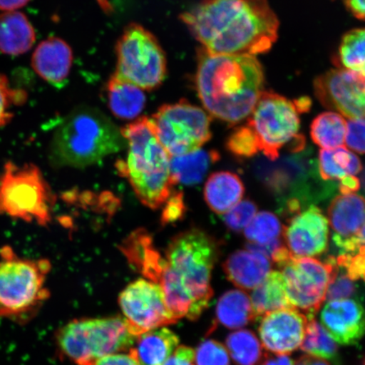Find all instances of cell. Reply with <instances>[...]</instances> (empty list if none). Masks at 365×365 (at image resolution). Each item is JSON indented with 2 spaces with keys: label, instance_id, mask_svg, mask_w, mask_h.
Instances as JSON below:
<instances>
[{
  "label": "cell",
  "instance_id": "obj_1",
  "mask_svg": "<svg viewBox=\"0 0 365 365\" xmlns=\"http://www.w3.org/2000/svg\"><path fill=\"white\" fill-rule=\"evenodd\" d=\"M180 19L202 48L215 56L267 53L279 29L267 0H202Z\"/></svg>",
  "mask_w": 365,
  "mask_h": 365
},
{
  "label": "cell",
  "instance_id": "obj_2",
  "mask_svg": "<svg viewBox=\"0 0 365 365\" xmlns=\"http://www.w3.org/2000/svg\"><path fill=\"white\" fill-rule=\"evenodd\" d=\"M219 251L217 240L197 228L180 232L168 244L156 284L176 321H195L208 307Z\"/></svg>",
  "mask_w": 365,
  "mask_h": 365
},
{
  "label": "cell",
  "instance_id": "obj_3",
  "mask_svg": "<svg viewBox=\"0 0 365 365\" xmlns=\"http://www.w3.org/2000/svg\"><path fill=\"white\" fill-rule=\"evenodd\" d=\"M196 91L205 110L231 125L250 117L264 83L263 68L249 56H215L198 49Z\"/></svg>",
  "mask_w": 365,
  "mask_h": 365
},
{
  "label": "cell",
  "instance_id": "obj_4",
  "mask_svg": "<svg viewBox=\"0 0 365 365\" xmlns=\"http://www.w3.org/2000/svg\"><path fill=\"white\" fill-rule=\"evenodd\" d=\"M128 144L125 160L116 168L129 181L140 202L157 210L173 194L170 156L159 143L152 122L148 117L138 118L120 130Z\"/></svg>",
  "mask_w": 365,
  "mask_h": 365
},
{
  "label": "cell",
  "instance_id": "obj_5",
  "mask_svg": "<svg viewBox=\"0 0 365 365\" xmlns=\"http://www.w3.org/2000/svg\"><path fill=\"white\" fill-rule=\"evenodd\" d=\"M120 130L98 108L74 109L54 132L49 159L58 168H83L124 148Z\"/></svg>",
  "mask_w": 365,
  "mask_h": 365
},
{
  "label": "cell",
  "instance_id": "obj_6",
  "mask_svg": "<svg viewBox=\"0 0 365 365\" xmlns=\"http://www.w3.org/2000/svg\"><path fill=\"white\" fill-rule=\"evenodd\" d=\"M47 259L21 258L10 246L0 250V317L26 318L48 299Z\"/></svg>",
  "mask_w": 365,
  "mask_h": 365
},
{
  "label": "cell",
  "instance_id": "obj_7",
  "mask_svg": "<svg viewBox=\"0 0 365 365\" xmlns=\"http://www.w3.org/2000/svg\"><path fill=\"white\" fill-rule=\"evenodd\" d=\"M136 339L123 317L74 319L56 336L59 351L76 365H91L105 356L129 352Z\"/></svg>",
  "mask_w": 365,
  "mask_h": 365
},
{
  "label": "cell",
  "instance_id": "obj_8",
  "mask_svg": "<svg viewBox=\"0 0 365 365\" xmlns=\"http://www.w3.org/2000/svg\"><path fill=\"white\" fill-rule=\"evenodd\" d=\"M56 202L48 182L34 163L4 164L0 173V215L47 226Z\"/></svg>",
  "mask_w": 365,
  "mask_h": 365
},
{
  "label": "cell",
  "instance_id": "obj_9",
  "mask_svg": "<svg viewBox=\"0 0 365 365\" xmlns=\"http://www.w3.org/2000/svg\"><path fill=\"white\" fill-rule=\"evenodd\" d=\"M115 76L143 91L159 88L167 74V58L156 36L136 23L128 26L116 45Z\"/></svg>",
  "mask_w": 365,
  "mask_h": 365
},
{
  "label": "cell",
  "instance_id": "obj_10",
  "mask_svg": "<svg viewBox=\"0 0 365 365\" xmlns=\"http://www.w3.org/2000/svg\"><path fill=\"white\" fill-rule=\"evenodd\" d=\"M150 120L170 157L195 152L212 138L211 116L185 100L163 105Z\"/></svg>",
  "mask_w": 365,
  "mask_h": 365
},
{
  "label": "cell",
  "instance_id": "obj_11",
  "mask_svg": "<svg viewBox=\"0 0 365 365\" xmlns=\"http://www.w3.org/2000/svg\"><path fill=\"white\" fill-rule=\"evenodd\" d=\"M295 102L282 96L263 91L248 122L257 137L259 152L276 161L280 150L299 138L300 118Z\"/></svg>",
  "mask_w": 365,
  "mask_h": 365
},
{
  "label": "cell",
  "instance_id": "obj_12",
  "mask_svg": "<svg viewBox=\"0 0 365 365\" xmlns=\"http://www.w3.org/2000/svg\"><path fill=\"white\" fill-rule=\"evenodd\" d=\"M336 266V258L332 257L322 262L313 257H297L291 252L287 254L277 267L282 271L292 307L308 319L316 317L325 302Z\"/></svg>",
  "mask_w": 365,
  "mask_h": 365
},
{
  "label": "cell",
  "instance_id": "obj_13",
  "mask_svg": "<svg viewBox=\"0 0 365 365\" xmlns=\"http://www.w3.org/2000/svg\"><path fill=\"white\" fill-rule=\"evenodd\" d=\"M118 304L135 336L177 322L167 307L161 287L145 278L128 285L118 297Z\"/></svg>",
  "mask_w": 365,
  "mask_h": 365
},
{
  "label": "cell",
  "instance_id": "obj_14",
  "mask_svg": "<svg viewBox=\"0 0 365 365\" xmlns=\"http://www.w3.org/2000/svg\"><path fill=\"white\" fill-rule=\"evenodd\" d=\"M314 94L324 107L349 120L364 117L365 80L363 73L334 68L314 81Z\"/></svg>",
  "mask_w": 365,
  "mask_h": 365
},
{
  "label": "cell",
  "instance_id": "obj_15",
  "mask_svg": "<svg viewBox=\"0 0 365 365\" xmlns=\"http://www.w3.org/2000/svg\"><path fill=\"white\" fill-rule=\"evenodd\" d=\"M312 162L301 158H291L277 165L262 166L257 175L272 192L284 197L287 212L291 215L304 207L303 202L310 199L312 181L317 177Z\"/></svg>",
  "mask_w": 365,
  "mask_h": 365
},
{
  "label": "cell",
  "instance_id": "obj_16",
  "mask_svg": "<svg viewBox=\"0 0 365 365\" xmlns=\"http://www.w3.org/2000/svg\"><path fill=\"white\" fill-rule=\"evenodd\" d=\"M287 249L297 257H313L325 252L329 222L316 205L300 210L282 230Z\"/></svg>",
  "mask_w": 365,
  "mask_h": 365
},
{
  "label": "cell",
  "instance_id": "obj_17",
  "mask_svg": "<svg viewBox=\"0 0 365 365\" xmlns=\"http://www.w3.org/2000/svg\"><path fill=\"white\" fill-rule=\"evenodd\" d=\"M308 322V317L294 308L264 314L258 329L263 348L278 355L294 352L302 344Z\"/></svg>",
  "mask_w": 365,
  "mask_h": 365
},
{
  "label": "cell",
  "instance_id": "obj_18",
  "mask_svg": "<svg viewBox=\"0 0 365 365\" xmlns=\"http://www.w3.org/2000/svg\"><path fill=\"white\" fill-rule=\"evenodd\" d=\"M321 322L336 344H357L364 336V309L358 300L328 301L322 310Z\"/></svg>",
  "mask_w": 365,
  "mask_h": 365
},
{
  "label": "cell",
  "instance_id": "obj_19",
  "mask_svg": "<svg viewBox=\"0 0 365 365\" xmlns=\"http://www.w3.org/2000/svg\"><path fill=\"white\" fill-rule=\"evenodd\" d=\"M328 218L334 244L364 236V198L355 193L336 196L328 209Z\"/></svg>",
  "mask_w": 365,
  "mask_h": 365
},
{
  "label": "cell",
  "instance_id": "obj_20",
  "mask_svg": "<svg viewBox=\"0 0 365 365\" xmlns=\"http://www.w3.org/2000/svg\"><path fill=\"white\" fill-rule=\"evenodd\" d=\"M73 53L70 46L58 38H50L35 49L31 66L41 78L53 85L65 82L71 70Z\"/></svg>",
  "mask_w": 365,
  "mask_h": 365
},
{
  "label": "cell",
  "instance_id": "obj_21",
  "mask_svg": "<svg viewBox=\"0 0 365 365\" xmlns=\"http://www.w3.org/2000/svg\"><path fill=\"white\" fill-rule=\"evenodd\" d=\"M223 269L232 284L241 289L253 290L272 272V262L261 253L237 250L226 259Z\"/></svg>",
  "mask_w": 365,
  "mask_h": 365
},
{
  "label": "cell",
  "instance_id": "obj_22",
  "mask_svg": "<svg viewBox=\"0 0 365 365\" xmlns=\"http://www.w3.org/2000/svg\"><path fill=\"white\" fill-rule=\"evenodd\" d=\"M35 41V30L24 14H0V52L6 56H21L33 48Z\"/></svg>",
  "mask_w": 365,
  "mask_h": 365
},
{
  "label": "cell",
  "instance_id": "obj_23",
  "mask_svg": "<svg viewBox=\"0 0 365 365\" xmlns=\"http://www.w3.org/2000/svg\"><path fill=\"white\" fill-rule=\"evenodd\" d=\"M245 186L240 178L227 171L216 172L208 178L204 189L205 202L212 211L225 215L241 202Z\"/></svg>",
  "mask_w": 365,
  "mask_h": 365
},
{
  "label": "cell",
  "instance_id": "obj_24",
  "mask_svg": "<svg viewBox=\"0 0 365 365\" xmlns=\"http://www.w3.org/2000/svg\"><path fill=\"white\" fill-rule=\"evenodd\" d=\"M179 345V336L161 327L137 336L130 351L140 365H163Z\"/></svg>",
  "mask_w": 365,
  "mask_h": 365
},
{
  "label": "cell",
  "instance_id": "obj_25",
  "mask_svg": "<svg viewBox=\"0 0 365 365\" xmlns=\"http://www.w3.org/2000/svg\"><path fill=\"white\" fill-rule=\"evenodd\" d=\"M107 97L109 109L120 120H134L143 113L147 103L143 89L115 75L108 81Z\"/></svg>",
  "mask_w": 365,
  "mask_h": 365
},
{
  "label": "cell",
  "instance_id": "obj_26",
  "mask_svg": "<svg viewBox=\"0 0 365 365\" xmlns=\"http://www.w3.org/2000/svg\"><path fill=\"white\" fill-rule=\"evenodd\" d=\"M220 155L217 150H197L195 152L170 158V171L173 184H199Z\"/></svg>",
  "mask_w": 365,
  "mask_h": 365
},
{
  "label": "cell",
  "instance_id": "obj_27",
  "mask_svg": "<svg viewBox=\"0 0 365 365\" xmlns=\"http://www.w3.org/2000/svg\"><path fill=\"white\" fill-rule=\"evenodd\" d=\"M251 304L255 319L276 310L293 308L287 298L284 275L271 272L261 284L253 289Z\"/></svg>",
  "mask_w": 365,
  "mask_h": 365
},
{
  "label": "cell",
  "instance_id": "obj_28",
  "mask_svg": "<svg viewBox=\"0 0 365 365\" xmlns=\"http://www.w3.org/2000/svg\"><path fill=\"white\" fill-rule=\"evenodd\" d=\"M216 316L217 322L228 329H240L255 319L250 296L238 289L227 291L221 296Z\"/></svg>",
  "mask_w": 365,
  "mask_h": 365
},
{
  "label": "cell",
  "instance_id": "obj_29",
  "mask_svg": "<svg viewBox=\"0 0 365 365\" xmlns=\"http://www.w3.org/2000/svg\"><path fill=\"white\" fill-rule=\"evenodd\" d=\"M318 167L319 176L326 181H341L362 171L360 159L344 147L319 150Z\"/></svg>",
  "mask_w": 365,
  "mask_h": 365
},
{
  "label": "cell",
  "instance_id": "obj_30",
  "mask_svg": "<svg viewBox=\"0 0 365 365\" xmlns=\"http://www.w3.org/2000/svg\"><path fill=\"white\" fill-rule=\"evenodd\" d=\"M346 133V121L335 112L319 114L310 126V135L314 143L323 150L344 147Z\"/></svg>",
  "mask_w": 365,
  "mask_h": 365
},
{
  "label": "cell",
  "instance_id": "obj_31",
  "mask_svg": "<svg viewBox=\"0 0 365 365\" xmlns=\"http://www.w3.org/2000/svg\"><path fill=\"white\" fill-rule=\"evenodd\" d=\"M226 349L238 365H257L267 354L257 335L249 330L230 333L226 339Z\"/></svg>",
  "mask_w": 365,
  "mask_h": 365
},
{
  "label": "cell",
  "instance_id": "obj_32",
  "mask_svg": "<svg viewBox=\"0 0 365 365\" xmlns=\"http://www.w3.org/2000/svg\"><path fill=\"white\" fill-rule=\"evenodd\" d=\"M300 349L309 355L325 360L339 357V348L334 340L316 319H309L304 339Z\"/></svg>",
  "mask_w": 365,
  "mask_h": 365
},
{
  "label": "cell",
  "instance_id": "obj_33",
  "mask_svg": "<svg viewBox=\"0 0 365 365\" xmlns=\"http://www.w3.org/2000/svg\"><path fill=\"white\" fill-rule=\"evenodd\" d=\"M364 29H356L342 36L337 56L341 68L364 74Z\"/></svg>",
  "mask_w": 365,
  "mask_h": 365
},
{
  "label": "cell",
  "instance_id": "obj_34",
  "mask_svg": "<svg viewBox=\"0 0 365 365\" xmlns=\"http://www.w3.org/2000/svg\"><path fill=\"white\" fill-rule=\"evenodd\" d=\"M284 227L273 213L261 212L245 228V236L250 244L264 245L279 240Z\"/></svg>",
  "mask_w": 365,
  "mask_h": 365
},
{
  "label": "cell",
  "instance_id": "obj_35",
  "mask_svg": "<svg viewBox=\"0 0 365 365\" xmlns=\"http://www.w3.org/2000/svg\"><path fill=\"white\" fill-rule=\"evenodd\" d=\"M227 148L237 157L251 158L259 152L257 135L250 126L237 128L227 140Z\"/></svg>",
  "mask_w": 365,
  "mask_h": 365
},
{
  "label": "cell",
  "instance_id": "obj_36",
  "mask_svg": "<svg viewBox=\"0 0 365 365\" xmlns=\"http://www.w3.org/2000/svg\"><path fill=\"white\" fill-rule=\"evenodd\" d=\"M26 93L11 88L6 76L0 75V127L6 125L12 120L11 108L25 103Z\"/></svg>",
  "mask_w": 365,
  "mask_h": 365
},
{
  "label": "cell",
  "instance_id": "obj_37",
  "mask_svg": "<svg viewBox=\"0 0 365 365\" xmlns=\"http://www.w3.org/2000/svg\"><path fill=\"white\" fill-rule=\"evenodd\" d=\"M195 365H230L225 346L215 340H205L195 352Z\"/></svg>",
  "mask_w": 365,
  "mask_h": 365
},
{
  "label": "cell",
  "instance_id": "obj_38",
  "mask_svg": "<svg viewBox=\"0 0 365 365\" xmlns=\"http://www.w3.org/2000/svg\"><path fill=\"white\" fill-rule=\"evenodd\" d=\"M257 212V207L250 200H242L223 216V221L230 230H245Z\"/></svg>",
  "mask_w": 365,
  "mask_h": 365
},
{
  "label": "cell",
  "instance_id": "obj_39",
  "mask_svg": "<svg viewBox=\"0 0 365 365\" xmlns=\"http://www.w3.org/2000/svg\"><path fill=\"white\" fill-rule=\"evenodd\" d=\"M357 292L354 281L336 266L334 276L328 286L326 299L328 301L349 299Z\"/></svg>",
  "mask_w": 365,
  "mask_h": 365
},
{
  "label": "cell",
  "instance_id": "obj_40",
  "mask_svg": "<svg viewBox=\"0 0 365 365\" xmlns=\"http://www.w3.org/2000/svg\"><path fill=\"white\" fill-rule=\"evenodd\" d=\"M336 267L353 281L364 280V251L355 255L340 254L336 259Z\"/></svg>",
  "mask_w": 365,
  "mask_h": 365
},
{
  "label": "cell",
  "instance_id": "obj_41",
  "mask_svg": "<svg viewBox=\"0 0 365 365\" xmlns=\"http://www.w3.org/2000/svg\"><path fill=\"white\" fill-rule=\"evenodd\" d=\"M346 147L354 152L363 155L364 153V120H349L346 122L345 137Z\"/></svg>",
  "mask_w": 365,
  "mask_h": 365
},
{
  "label": "cell",
  "instance_id": "obj_42",
  "mask_svg": "<svg viewBox=\"0 0 365 365\" xmlns=\"http://www.w3.org/2000/svg\"><path fill=\"white\" fill-rule=\"evenodd\" d=\"M185 212L184 196L182 192H173L163 209L162 222L163 225L179 220Z\"/></svg>",
  "mask_w": 365,
  "mask_h": 365
},
{
  "label": "cell",
  "instance_id": "obj_43",
  "mask_svg": "<svg viewBox=\"0 0 365 365\" xmlns=\"http://www.w3.org/2000/svg\"><path fill=\"white\" fill-rule=\"evenodd\" d=\"M163 365H195V351L185 345H179Z\"/></svg>",
  "mask_w": 365,
  "mask_h": 365
},
{
  "label": "cell",
  "instance_id": "obj_44",
  "mask_svg": "<svg viewBox=\"0 0 365 365\" xmlns=\"http://www.w3.org/2000/svg\"><path fill=\"white\" fill-rule=\"evenodd\" d=\"M91 365H140L133 354L129 351L127 353H118L105 356L97 360Z\"/></svg>",
  "mask_w": 365,
  "mask_h": 365
},
{
  "label": "cell",
  "instance_id": "obj_45",
  "mask_svg": "<svg viewBox=\"0 0 365 365\" xmlns=\"http://www.w3.org/2000/svg\"><path fill=\"white\" fill-rule=\"evenodd\" d=\"M345 6L359 20L364 21L365 16V0H344Z\"/></svg>",
  "mask_w": 365,
  "mask_h": 365
},
{
  "label": "cell",
  "instance_id": "obj_46",
  "mask_svg": "<svg viewBox=\"0 0 365 365\" xmlns=\"http://www.w3.org/2000/svg\"><path fill=\"white\" fill-rule=\"evenodd\" d=\"M341 195L354 194L360 188V181L356 176L346 177L339 186Z\"/></svg>",
  "mask_w": 365,
  "mask_h": 365
},
{
  "label": "cell",
  "instance_id": "obj_47",
  "mask_svg": "<svg viewBox=\"0 0 365 365\" xmlns=\"http://www.w3.org/2000/svg\"><path fill=\"white\" fill-rule=\"evenodd\" d=\"M257 365H294L289 355H278L266 354Z\"/></svg>",
  "mask_w": 365,
  "mask_h": 365
},
{
  "label": "cell",
  "instance_id": "obj_48",
  "mask_svg": "<svg viewBox=\"0 0 365 365\" xmlns=\"http://www.w3.org/2000/svg\"><path fill=\"white\" fill-rule=\"evenodd\" d=\"M30 0H0V11L4 12L17 11L24 7Z\"/></svg>",
  "mask_w": 365,
  "mask_h": 365
},
{
  "label": "cell",
  "instance_id": "obj_49",
  "mask_svg": "<svg viewBox=\"0 0 365 365\" xmlns=\"http://www.w3.org/2000/svg\"><path fill=\"white\" fill-rule=\"evenodd\" d=\"M294 365H330L327 360L314 357V356L305 354L300 356V357L296 360Z\"/></svg>",
  "mask_w": 365,
  "mask_h": 365
}]
</instances>
